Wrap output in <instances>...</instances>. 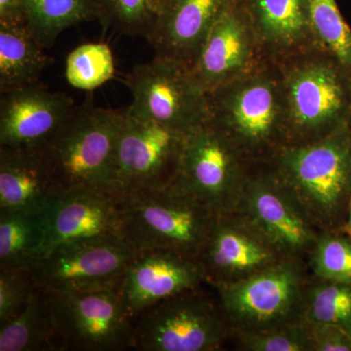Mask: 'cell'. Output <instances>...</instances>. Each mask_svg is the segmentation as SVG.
<instances>
[{
    "mask_svg": "<svg viewBox=\"0 0 351 351\" xmlns=\"http://www.w3.org/2000/svg\"><path fill=\"white\" fill-rule=\"evenodd\" d=\"M267 162L320 232L343 230L351 196V123L315 142L285 145Z\"/></svg>",
    "mask_w": 351,
    "mask_h": 351,
    "instance_id": "obj_1",
    "label": "cell"
},
{
    "mask_svg": "<svg viewBox=\"0 0 351 351\" xmlns=\"http://www.w3.org/2000/svg\"><path fill=\"white\" fill-rule=\"evenodd\" d=\"M282 82L286 145L309 144L351 123V73L314 48L276 62Z\"/></svg>",
    "mask_w": 351,
    "mask_h": 351,
    "instance_id": "obj_2",
    "label": "cell"
},
{
    "mask_svg": "<svg viewBox=\"0 0 351 351\" xmlns=\"http://www.w3.org/2000/svg\"><path fill=\"white\" fill-rule=\"evenodd\" d=\"M208 103V122L249 162L269 161L285 147V103L276 62L210 92Z\"/></svg>",
    "mask_w": 351,
    "mask_h": 351,
    "instance_id": "obj_3",
    "label": "cell"
},
{
    "mask_svg": "<svg viewBox=\"0 0 351 351\" xmlns=\"http://www.w3.org/2000/svg\"><path fill=\"white\" fill-rule=\"evenodd\" d=\"M120 235L136 251L166 250L198 260L217 213L174 184L119 196Z\"/></svg>",
    "mask_w": 351,
    "mask_h": 351,
    "instance_id": "obj_4",
    "label": "cell"
},
{
    "mask_svg": "<svg viewBox=\"0 0 351 351\" xmlns=\"http://www.w3.org/2000/svg\"><path fill=\"white\" fill-rule=\"evenodd\" d=\"M123 115L89 104L75 108L41 149L59 191L91 189L117 195L113 166Z\"/></svg>",
    "mask_w": 351,
    "mask_h": 351,
    "instance_id": "obj_5",
    "label": "cell"
},
{
    "mask_svg": "<svg viewBox=\"0 0 351 351\" xmlns=\"http://www.w3.org/2000/svg\"><path fill=\"white\" fill-rule=\"evenodd\" d=\"M309 276L306 261L284 258L242 280L211 287L232 334L262 331L304 320Z\"/></svg>",
    "mask_w": 351,
    "mask_h": 351,
    "instance_id": "obj_6",
    "label": "cell"
},
{
    "mask_svg": "<svg viewBox=\"0 0 351 351\" xmlns=\"http://www.w3.org/2000/svg\"><path fill=\"white\" fill-rule=\"evenodd\" d=\"M218 298L202 287L157 302L134 321V350L215 351L232 339Z\"/></svg>",
    "mask_w": 351,
    "mask_h": 351,
    "instance_id": "obj_7",
    "label": "cell"
},
{
    "mask_svg": "<svg viewBox=\"0 0 351 351\" xmlns=\"http://www.w3.org/2000/svg\"><path fill=\"white\" fill-rule=\"evenodd\" d=\"M250 163L207 121L186 135L172 184L215 213H230L239 205Z\"/></svg>",
    "mask_w": 351,
    "mask_h": 351,
    "instance_id": "obj_8",
    "label": "cell"
},
{
    "mask_svg": "<svg viewBox=\"0 0 351 351\" xmlns=\"http://www.w3.org/2000/svg\"><path fill=\"white\" fill-rule=\"evenodd\" d=\"M125 83L133 101L126 112L182 132H191L209 120L208 93L188 66L156 56L138 64Z\"/></svg>",
    "mask_w": 351,
    "mask_h": 351,
    "instance_id": "obj_9",
    "label": "cell"
},
{
    "mask_svg": "<svg viewBox=\"0 0 351 351\" xmlns=\"http://www.w3.org/2000/svg\"><path fill=\"white\" fill-rule=\"evenodd\" d=\"M51 294L62 351L134 350V320L119 286Z\"/></svg>",
    "mask_w": 351,
    "mask_h": 351,
    "instance_id": "obj_10",
    "label": "cell"
},
{
    "mask_svg": "<svg viewBox=\"0 0 351 351\" xmlns=\"http://www.w3.org/2000/svg\"><path fill=\"white\" fill-rule=\"evenodd\" d=\"M188 133L124 112L113 166L117 195L171 186Z\"/></svg>",
    "mask_w": 351,
    "mask_h": 351,
    "instance_id": "obj_11",
    "label": "cell"
},
{
    "mask_svg": "<svg viewBox=\"0 0 351 351\" xmlns=\"http://www.w3.org/2000/svg\"><path fill=\"white\" fill-rule=\"evenodd\" d=\"M237 212L284 258L306 261L320 232L277 180L269 162H251Z\"/></svg>",
    "mask_w": 351,
    "mask_h": 351,
    "instance_id": "obj_12",
    "label": "cell"
},
{
    "mask_svg": "<svg viewBox=\"0 0 351 351\" xmlns=\"http://www.w3.org/2000/svg\"><path fill=\"white\" fill-rule=\"evenodd\" d=\"M137 252L117 235L69 242L52 249L32 271L38 287L53 293L120 286Z\"/></svg>",
    "mask_w": 351,
    "mask_h": 351,
    "instance_id": "obj_13",
    "label": "cell"
},
{
    "mask_svg": "<svg viewBox=\"0 0 351 351\" xmlns=\"http://www.w3.org/2000/svg\"><path fill=\"white\" fill-rule=\"evenodd\" d=\"M270 60L240 0H232L216 21L189 69L207 93L262 68Z\"/></svg>",
    "mask_w": 351,
    "mask_h": 351,
    "instance_id": "obj_14",
    "label": "cell"
},
{
    "mask_svg": "<svg viewBox=\"0 0 351 351\" xmlns=\"http://www.w3.org/2000/svg\"><path fill=\"white\" fill-rule=\"evenodd\" d=\"M284 258L265 237L237 212L217 215L198 261L207 285L235 282Z\"/></svg>",
    "mask_w": 351,
    "mask_h": 351,
    "instance_id": "obj_15",
    "label": "cell"
},
{
    "mask_svg": "<svg viewBox=\"0 0 351 351\" xmlns=\"http://www.w3.org/2000/svg\"><path fill=\"white\" fill-rule=\"evenodd\" d=\"M207 284L199 261L175 252L138 251L122 277L124 308L135 321L157 302Z\"/></svg>",
    "mask_w": 351,
    "mask_h": 351,
    "instance_id": "obj_16",
    "label": "cell"
},
{
    "mask_svg": "<svg viewBox=\"0 0 351 351\" xmlns=\"http://www.w3.org/2000/svg\"><path fill=\"white\" fill-rule=\"evenodd\" d=\"M75 108L68 95L38 83L2 92L0 147L43 149Z\"/></svg>",
    "mask_w": 351,
    "mask_h": 351,
    "instance_id": "obj_17",
    "label": "cell"
},
{
    "mask_svg": "<svg viewBox=\"0 0 351 351\" xmlns=\"http://www.w3.org/2000/svg\"><path fill=\"white\" fill-rule=\"evenodd\" d=\"M41 215L46 233L45 256L69 242L121 237L119 197L112 193L91 189L59 191Z\"/></svg>",
    "mask_w": 351,
    "mask_h": 351,
    "instance_id": "obj_18",
    "label": "cell"
},
{
    "mask_svg": "<svg viewBox=\"0 0 351 351\" xmlns=\"http://www.w3.org/2000/svg\"><path fill=\"white\" fill-rule=\"evenodd\" d=\"M232 0H164L147 40L156 56L189 66Z\"/></svg>",
    "mask_w": 351,
    "mask_h": 351,
    "instance_id": "obj_19",
    "label": "cell"
},
{
    "mask_svg": "<svg viewBox=\"0 0 351 351\" xmlns=\"http://www.w3.org/2000/svg\"><path fill=\"white\" fill-rule=\"evenodd\" d=\"M240 1L265 57L270 61H281L319 47L311 29L306 0Z\"/></svg>",
    "mask_w": 351,
    "mask_h": 351,
    "instance_id": "obj_20",
    "label": "cell"
},
{
    "mask_svg": "<svg viewBox=\"0 0 351 351\" xmlns=\"http://www.w3.org/2000/svg\"><path fill=\"white\" fill-rule=\"evenodd\" d=\"M58 191L43 149L0 147V210L43 213Z\"/></svg>",
    "mask_w": 351,
    "mask_h": 351,
    "instance_id": "obj_21",
    "label": "cell"
},
{
    "mask_svg": "<svg viewBox=\"0 0 351 351\" xmlns=\"http://www.w3.org/2000/svg\"><path fill=\"white\" fill-rule=\"evenodd\" d=\"M0 351H62L49 291L38 288L17 316L0 324Z\"/></svg>",
    "mask_w": 351,
    "mask_h": 351,
    "instance_id": "obj_22",
    "label": "cell"
},
{
    "mask_svg": "<svg viewBox=\"0 0 351 351\" xmlns=\"http://www.w3.org/2000/svg\"><path fill=\"white\" fill-rule=\"evenodd\" d=\"M43 215L0 210V270H34L45 257Z\"/></svg>",
    "mask_w": 351,
    "mask_h": 351,
    "instance_id": "obj_23",
    "label": "cell"
},
{
    "mask_svg": "<svg viewBox=\"0 0 351 351\" xmlns=\"http://www.w3.org/2000/svg\"><path fill=\"white\" fill-rule=\"evenodd\" d=\"M27 25H0V91L36 84L51 59Z\"/></svg>",
    "mask_w": 351,
    "mask_h": 351,
    "instance_id": "obj_24",
    "label": "cell"
},
{
    "mask_svg": "<svg viewBox=\"0 0 351 351\" xmlns=\"http://www.w3.org/2000/svg\"><path fill=\"white\" fill-rule=\"evenodd\" d=\"M25 25L44 47L69 27L99 18L97 0H23Z\"/></svg>",
    "mask_w": 351,
    "mask_h": 351,
    "instance_id": "obj_25",
    "label": "cell"
},
{
    "mask_svg": "<svg viewBox=\"0 0 351 351\" xmlns=\"http://www.w3.org/2000/svg\"><path fill=\"white\" fill-rule=\"evenodd\" d=\"M304 319L345 328L351 334L350 284L309 276L304 294Z\"/></svg>",
    "mask_w": 351,
    "mask_h": 351,
    "instance_id": "obj_26",
    "label": "cell"
},
{
    "mask_svg": "<svg viewBox=\"0 0 351 351\" xmlns=\"http://www.w3.org/2000/svg\"><path fill=\"white\" fill-rule=\"evenodd\" d=\"M314 38L351 73V29L336 0H306Z\"/></svg>",
    "mask_w": 351,
    "mask_h": 351,
    "instance_id": "obj_27",
    "label": "cell"
},
{
    "mask_svg": "<svg viewBox=\"0 0 351 351\" xmlns=\"http://www.w3.org/2000/svg\"><path fill=\"white\" fill-rule=\"evenodd\" d=\"M115 73L112 50L106 43H85L69 53L66 78L76 89H96L112 80Z\"/></svg>",
    "mask_w": 351,
    "mask_h": 351,
    "instance_id": "obj_28",
    "label": "cell"
},
{
    "mask_svg": "<svg viewBox=\"0 0 351 351\" xmlns=\"http://www.w3.org/2000/svg\"><path fill=\"white\" fill-rule=\"evenodd\" d=\"M164 0H97L99 19L122 34L149 38Z\"/></svg>",
    "mask_w": 351,
    "mask_h": 351,
    "instance_id": "obj_29",
    "label": "cell"
},
{
    "mask_svg": "<svg viewBox=\"0 0 351 351\" xmlns=\"http://www.w3.org/2000/svg\"><path fill=\"white\" fill-rule=\"evenodd\" d=\"M306 263L311 276L351 285L350 235L343 230L321 232Z\"/></svg>",
    "mask_w": 351,
    "mask_h": 351,
    "instance_id": "obj_30",
    "label": "cell"
},
{
    "mask_svg": "<svg viewBox=\"0 0 351 351\" xmlns=\"http://www.w3.org/2000/svg\"><path fill=\"white\" fill-rule=\"evenodd\" d=\"M237 350L245 351H311L306 321L256 332H233Z\"/></svg>",
    "mask_w": 351,
    "mask_h": 351,
    "instance_id": "obj_31",
    "label": "cell"
},
{
    "mask_svg": "<svg viewBox=\"0 0 351 351\" xmlns=\"http://www.w3.org/2000/svg\"><path fill=\"white\" fill-rule=\"evenodd\" d=\"M38 289L32 270H0V324L17 316Z\"/></svg>",
    "mask_w": 351,
    "mask_h": 351,
    "instance_id": "obj_32",
    "label": "cell"
},
{
    "mask_svg": "<svg viewBox=\"0 0 351 351\" xmlns=\"http://www.w3.org/2000/svg\"><path fill=\"white\" fill-rule=\"evenodd\" d=\"M306 325L311 351H351V334L345 328L328 323Z\"/></svg>",
    "mask_w": 351,
    "mask_h": 351,
    "instance_id": "obj_33",
    "label": "cell"
},
{
    "mask_svg": "<svg viewBox=\"0 0 351 351\" xmlns=\"http://www.w3.org/2000/svg\"><path fill=\"white\" fill-rule=\"evenodd\" d=\"M0 25H25L23 0H0Z\"/></svg>",
    "mask_w": 351,
    "mask_h": 351,
    "instance_id": "obj_34",
    "label": "cell"
},
{
    "mask_svg": "<svg viewBox=\"0 0 351 351\" xmlns=\"http://www.w3.org/2000/svg\"><path fill=\"white\" fill-rule=\"evenodd\" d=\"M343 232L348 233V234L351 237V196L350 204H348V217H346V225Z\"/></svg>",
    "mask_w": 351,
    "mask_h": 351,
    "instance_id": "obj_35",
    "label": "cell"
}]
</instances>
